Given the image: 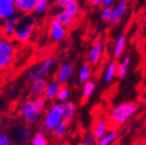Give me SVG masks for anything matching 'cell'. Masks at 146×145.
<instances>
[{
  "instance_id": "obj_1",
  "label": "cell",
  "mask_w": 146,
  "mask_h": 145,
  "mask_svg": "<svg viewBox=\"0 0 146 145\" xmlns=\"http://www.w3.org/2000/svg\"><path fill=\"white\" fill-rule=\"evenodd\" d=\"M138 110V104L135 102H124L115 107L111 113V122L114 126L124 125L130 117Z\"/></svg>"
},
{
  "instance_id": "obj_2",
  "label": "cell",
  "mask_w": 146,
  "mask_h": 145,
  "mask_svg": "<svg viewBox=\"0 0 146 145\" xmlns=\"http://www.w3.org/2000/svg\"><path fill=\"white\" fill-rule=\"evenodd\" d=\"M35 27V18L32 14H25L19 18L17 25L14 27V37L19 42H27Z\"/></svg>"
},
{
  "instance_id": "obj_3",
  "label": "cell",
  "mask_w": 146,
  "mask_h": 145,
  "mask_svg": "<svg viewBox=\"0 0 146 145\" xmlns=\"http://www.w3.org/2000/svg\"><path fill=\"white\" fill-rule=\"evenodd\" d=\"M62 113H63V104H54L51 111L47 114L45 118V126L49 131H53L62 122Z\"/></svg>"
},
{
  "instance_id": "obj_4",
  "label": "cell",
  "mask_w": 146,
  "mask_h": 145,
  "mask_svg": "<svg viewBox=\"0 0 146 145\" xmlns=\"http://www.w3.org/2000/svg\"><path fill=\"white\" fill-rule=\"evenodd\" d=\"M14 55V46L8 40L0 41V69L5 68Z\"/></svg>"
},
{
  "instance_id": "obj_5",
  "label": "cell",
  "mask_w": 146,
  "mask_h": 145,
  "mask_svg": "<svg viewBox=\"0 0 146 145\" xmlns=\"http://www.w3.org/2000/svg\"><path fill=\"white\" fill-rule=\"evenodd\" d=\"M104 48H105V43L102 38L96 39L91 45L90 50L88 52V61L89 63L96 65L100 61L104 54Z\"/></svg>"
},
{
  "instance_id": "obj_6",
  "label": "cell",
  "mask_w": 146,
  "mask_h": 145,
  "mask_svg": "<svg viewBox=\"0 0 146 145\" xmlns=\"http://www.w3.org/2000/svg\"><path fill=\"white\" fill-rule=\"evenodd\" d=\"M128 9V2L125 0L119 1L114 7H112V13H111V18L110 23H118L124 17Z\"/></svg>"
},
{
  "instance_id": "obj_7",
  "label": "cell",
  "mask_w": 146,
  "mask_h": 145,
  "mask_svg": "<svg viewBox=\"0 0 146 145\" xmlns=\"http://www.w3.org/2000/svg\"><path fill=\"white\" fill-rule=\"evenodd\" d=\"M21 112H23V116H25V122L27 124H33L38 120L39 117V113L36 112V110L34 108L32 102H27L21 108Z\"/></svg>"
},
{
  "instance_id": "obj_8",
  "label": "cell",
  "mask_w": 146,
  "mask_h": 145,
  "mask_svg": "<svg viewBox=\"0 0 146 145\" xmlns=\"http://www.w3.org/2000/svg\"><path fill=\"white\" fill-rule=\"evenodd\" d=\"M73 72V67L70 64H63L59 67L58 72L56 74V80H58L59 84H65L67 80L70 78Z\"/></svg>"
},
{
  "instance_id": "obj_9",
  "label": "cell",
  "mask_w": 146,
  "mask_h": 145,
  "mask_svg": "<svg viewBox=\"0 0 146 145\" xmlns=\"http://www.w3.org/2000/svg\"><path fill=\"white\" fill-rule=\"evenodd\" d=\"M39 2L40 0H16L14 1V6L21 11L30 13L38 8Z\"/></svg>"
},
{
  "instance_id": "obj_10",
  "label": "cell",
  "mask_w": 146,
  "mask_h": 145,
  "mask_svg": "<svg viewBox=\"0 0 146 145\" xmlns=\"http://www.w3.org/2000/svg\"><path fill=\"white\" fill-rule=\"evenodd\" d=\"M53 63H54V59H52V58H50V59H48V60H46V61L43 63V66H42L39 70L36 71L35 73H29V75H27V78H29L30 80L41 79L42 77H43V75L47 73V71L49 70V68L52 66Z\"/></svg>"
},
{
  "instance_id": "obj_11",
  "label": "cell",
  "mask_w": 146,
  "mask_h": 145,
  "mask_svg": "<svg viewBox=\"0 0 146 145\" xmlns=\"http://www.w3.org/2000/svg\"><path fill=\"white\" fill-rule=\"evenodd\" d=\"M14 13L13 0H0V15L7 17Z\"/></svg>"
},
{
  "instance_id": "obj_12",
  "label": "cell",
  "mask_w": 146,
  "mask_h": 145,
  "mask_svg": "<svg viewBox=\"0 0 146 145\" xmlns=\"http://www.w3.org/2000/svg\"><path fill=\"white\" fill-rule=\"evenodd\" d=\"M51 32H52V37L56 41H60V40H62L64 37L66 36V29L62 27L56 19L52 21Z\"/></svg>"
},
{
  "instance_id": "obj_13",
  "label": "cell",
  "mask_w": 146,
  "mask_h": 145,
  "mask_svg": "<svg viewBox=\"0 0 146 145\" xmlns=\"http://www.w3.org/2000/svg\"><path fill=\"white\" fill-rule=\"evenodd\" d=\"M107 129H108V122L105 119H100L98 122L96 126V129H94V139L96 141L100 142L102 139L104 138L106 134H107Z\"/></svg>"
},
{
  "instance_id": "obj_14",
  "label": "cell",
  "mask_w": 146,
  "mask_h": 145,
  "mask_svg": "<svg viewBox=\"0 0 146 145\" xmlns=\"http://www.w3.org/2000/svg\"><path fill=\"white\" fill-rule=\"evenodd\" d=\"M56 21L60 23L63 27H72L76 21L75 17H72L71 15H69L67 12L63 11L59 12L56 16Z\"/></svg>"
},
{
  "instance_id": "obj_15",
  "label": "cell",
  "mask_w": 146,
  "mask_h": 145,
  "mask_svg": "<svg viewBox=\"0 0 146 145\" xmlns=\"http://www.w3.org/2000/svg\"><path fill=\"white\" fill-rule=\"evenodd\" d=\"M131 58L130 56H125L122 59V61L117 65V76L119 78H124L126 76L130 65Z\"/></svg>"
},
{
  "instance_id": "obj_16",
  "label": "cell",
  "mask_w": 146,
  "mask_h": 145,
  "mask_svg": "<svg viewBox=\"0 0 146 145\" xmlns=\"http://www.w3.org/2000/svg\"><path fill=\"white\" fill-rule=\"evenodd\" d=\"M75 104L73 102H66L63 104V113H62V121L69 122L73 118V116L75 114Z\"/></svg>"
},
{
  "instance_id": "obj_17",
  "label": "cell",
  "mask_w": 146,
  "mask_h": 145,
  "mask_svg": "<svg viewBox=\"0 0 146 145\" xmlns=\"http://www.w3.org/2000/svg\"><path fill=\"white\" fill-rule=\"evenodd\" d=\"M126 47V36L125 35H121L117 40L116 45L114 47V56L115 58H120L123 54L124 50Z\"/></svg>"
},
{
  "instance_id": "obj_18",
  "label": "cell",
  "mask_w": 146,
  "mask_h": 145,
  "mask_svg": "<svg viewBox=\"0 0 146 145\" xmlns=\"http://www.w3.org/2000/svg\"><path fill=\"white\" fill-rule=\"evenodd\" d=\"M91 76V67L89 63H85L81 66L79 70V82L85 83L89 80Z\"/></svg>"
},
{
  "instance_id": "obj_19",
  "label": "cell",
  "mask_w": 146,
  "mask_h": 145,
  "mask_svg": "<svg viewBox=\"0 0 146 145\" xmlns=\"http://www.w3.org/2000/svg\"><path fill=\"white\" fill-rule=\"evenodd\" d=\"M64 11L67 12L69 15H71L72 17H75L78 15V12H79V6H78L77 1H74V0H68L67 5L64 8Z\"/></svg>"
},
{
  "instance_id": "obj_20",
  "label": "cell",
  "mask_w": 146,
  "mask_h": 145,
  "mask_svg": "<svg viewBox=\"0 0 146 145\" xmlns=\"http://www.w3.org/2000/svg\"><path fill=\"white\" fill-rule=\"evenodd\" d=\"M12 136L17 142H23V141L27 140L29 137V131L27 129L23 127H18L12 131Z\"/></svg>"
},
{
  "instance_id": "obj_21",
  "label": "cell",
  "mask_w": 146,
  "mask_h": 145,
  "mask_svg": "<svg viewBox=\"0 0 146 145\" xmlns=\"http://www.w3.org/2000/svg\"><path fill=\"white\" fill-rule=\"evenodd\" d=\"M47 82L45 81L44 79H38L35 80L34 83H33V88H32V92L36 95H39L41 93H43L44 91L46 90L47 88Z\"/></svg>"
},
{
  "instance_id": "obj_22",
  "label": "cell",
  "mask_w": 146,
  "mask_h": 145,
  "mask_svg": "<svg viewBox=\"0 0 146 145\" xmlns=\"http://www.w3.org/2000/svg\"><path fill=\"white\" fill-rule=\"evenodd\" d=\"M117 75V64L112 62L108 65L107 69L105 72V80L107 82L113 81V79L115 78V76Z\"/></svg>"
},
{
  "instance_id": "obj_23",
  "label": "cell",
  "mask_w": 146,
  "mask_h": 145,
  "mask_svg": "<svg viewBox=\"0 0 146 145\" xmlns=\"http://www.w3.org/2000/svg\"><path fill=\"white\" fill-rule=\"evenodd\" d=\"M117 138H118V132L113 130V131L108 132L104 136V138L98 142V145H111L113 142L116 141Z\"/></svg>"
},
{
  "instance_id": "obj_24",
  "label": "cell",
  "mask_w": 146,
  "mask_h": 145,
  "mask_svg": "<svg viewBox=\"0 0 146 145\" xmlns=\"http://www.w3.org/2000/svg\"><path fill=\"white\" fill-rule=\"evenodd\" d=\"M60 87H61V84H59L58 82H53L50 85L47 86L45 92H46V96L48 98H53L55 96H57V93L59 91Z\"/></svg>"
},
{
  "instance_id": "obj_25",
  "label": "cell",
  "mask_w": 146,
  "mask_h": 145,
  "mask_svg": "<svg viewBox=\"0 0 146 145\" xmlns=\"http://www.w3.org/2000/svg\"><path fill=\"white\" fill-rule=\"evenodd\" d=\"M94 89H96V83L92 80H88L87 82L84 83V88H83V98L84 100H88L91 96V94L94 93Z\"/></svg>"
},
{
  "instance_id": "obj_26",
  "label": "cell",
  "mask_w": 146,
  "mask_h": 145,
  "mask_svg": "<svg viewBox=\"0 0 146 145\" xmlns=\"http://www.w3.org/2000/svg\"><path fill=\"white\" fill-rule=\"evenodd\" d=\"M67 127H68V122H66V121H62V122L57 126V128L55 129V132H54L55 136L61 137L62 135L66 132Z\"/></svg>"
},
{
  "instance_id": "obj_27",
  "label": "cell",
  "mask_w": 146,
  "mask_h": 145,
  "mask_svg": "<svg viewBox=\"0 0 146 145\" xmlns=\"http://www.w3.org/2000/svg\"><path fill=\"white\" fill-rule=\"evenodd\" d=\"M32 145H48L47 139L44 137L43 134H36L32 141Z\"/></svg>"
},
{
  "instance_id": "obj_28",
  "label": "cell",
  "mask_w": 146,
  "mask_h": 145,
  "mask_svg": "<svg viewBox=\"0 0 146 145\" xmlns=\"http://www.w3.org/2000/svg\"><path fill=\"white\" fill-rule=\"evenodd\" d=\"M44 102H45V98H44L43 96H38L36 98H35V100L32 102V104H33V106H34L35 109L36 110V112L40 113V112L43 110Z\"/></svg>"
},
{
  "instance_id": "obj_29",
  "label": "cell",
  "mask_w": 146,
  "mask_h": 145,
  "mask_svg": "<svg viewBox=\"0 0 146 145\" xmlns=\"http://www.w3.org/2000/svg\"><path fill=\"white\" fill-rule=\"evenodd\" d=\"M69 96V90L68 88H67L66 86H61L59 89V91H58L57 93V98L58 100H66L67 98Z\"/></svg>"
},
{
  "instance_id": "obj_30",
  "label": "cell",
  "mask_w": 146,
  "mask_h": 145,
  "mask_svg": "<svg viewBox=\"0 0 146 145\" xmlns=\"http://www.w3.org/2000/svg\"><path fill=\"white\" fill-rule=\"evenodd\" d=\"M111 13H112V8H103L100 17L104 21H110L111 18Z\"/></svg>"
},
{
  "instance_id": "obj_31",
  "label": "cell",
  "mask_w": 146,
  "mask_h": 145,
  "mask_svg": "<svg viewBox=\"0 0 146 145\" xmlns=\"http://www.w3.org/2000/svg\"><path fill=\"white\" fill-rule=\"evenodd\" d=\"M94 141H96L94 135V134H89V135H87V136L85 137V139L82 141L80 145H92V143H94Z\"/></svg>"
},
{
  "instance_id": "obj_32",
  "label": "cell",
  "mask_w": 146,
  "mask_h": 145,
  "mask_svg": "<svg viewBox=\"0 0 146 145\" xmlns=\"http://www.w3.org/2000/svg\"><path fill=\"white\" fill-rule=\"evenodd\" d=\"M47 7V1L46 0H40L39 5H38V8L36 9V13H42Z\"/></svg>"
},
{
  "instance_id": "obj_33",
  "label": "cell",
  "mask_w": 146,
  "mask_h": 145,
  "mask_svg": "<svg viewBox=\"0 0 146 145\" xmlns=\"http://www.w3.org/2000/svg\"><path fill=\"white\" fill-rule=\"evenodd\" d=\"M100 5L103 6V8H112V6L115 5L114 0H103L100 1Z\"/></svg>"
},
{
  "instance_id": "obj_34",
  "label": "cell",
  "mask_w": 146,
  "mask_h": 145,
  "mask_svg": "<svg viewBox=\"0 0 146 145\" xmlns=\"http://www.w3.org/2000/svg\"><path fill=\"white\" fill-rule=\"evenodd\" d=\"M0 145H10L8 137L3 133H0Z\"/></svg>"
},
{
  "instance_id": "obj_35",
  "label": "cell",
  "mask_w": 146,
  "mask_h": 145,
  "mask_svg": "<svg viewBox=\"0 0 146 145\" xmlns=\"http://www.w3.org/2000/svg\"><path fill=\"white\" fill-rule=\"evenodd\" d=\"M18 21H19V18H18V17H12V18H10L9 21H7L6 25H11V27H15V25H17Z\"/></svg>"
},
{
  "instance_id": "obj_36",
  "label": "cell",
  "mask_w": 146,
  "mask_h": 145,
  "mask_svg": "<svg viewBox=\"0 0 146 145\" xmlns=\"http://www.w3.org/2000/svg\"><path fill=\"white\" fill-rule=\"evenodd\" d=\"M67 2H68V0H58V1H56V5L58 7H61V8H65Z\"/></svg>"
},
{
  "instance_id": "obj_37",
  "label": "cell",
  "mask_w": 146,
  "mask_h": 145,
  "mask_svg": "<svg viewBox=\"0 0 146 145\" xmlns=\"http://www.w3.org/2000/svg\"><path fill=\"white\" fill-rule=\"evenodd\" d=\"M91 5L92 6H94V7H96V6H100V0H94V1H91Z\"/></svg>"
},
{
  "instance_id": "obj_38",
  "label": "cell",
  "mask_w": 146,
  "mask_h": 145,
  "mask_svg": "<svg viewBox=\"0 0 146 145\" xmlns=\"http://www.w3.org/2000/svg\"><path fill=\"white\" fill-rule=\"evenodd\" d=\"M2 36V27L0 25V37Z\"/></svg>"
},
{
  "instance_id": "obj_39",
  "label": "cell",
  "mask_w": 146,
  "mask_h": 145,
  "mask_svg": "<svg viewBox=\"0 0 146 145\" xmlns=\"http://www.w3.org/2000/svg\"><path fill=\"white\" fill-rule=\"evenodd\" d=\"M0 17H1V15H0Z\"/></svg>"
}]
</instances>
